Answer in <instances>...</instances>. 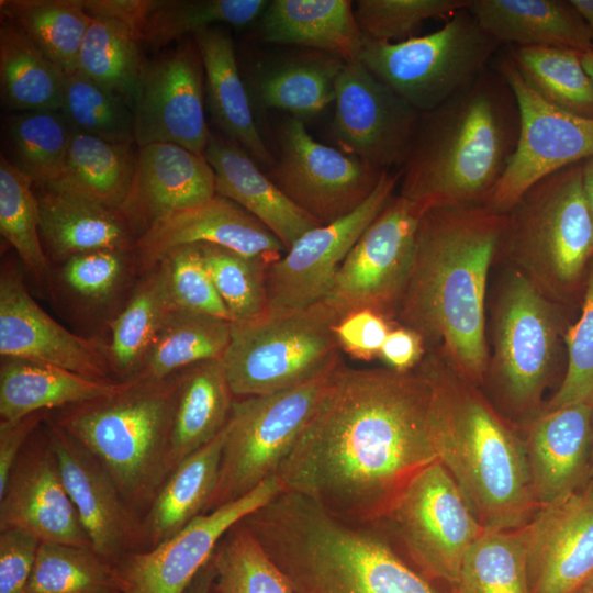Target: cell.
<instances>
[{
  "label": "cell",
  "mask_w": 593,
  "mask_h": 593,
  "mask_svg": "<svg viewBox=\"0 0 593 593\" xmlns=\"http://www.w3.org/2000/svg\"><path fill=\"white\" fill-rule=\"evenodd\" d=\"M424 370H334L276 477L343 521L377 525L406 484L439 460Z\"/></svg>",
  "instance_id": "cell-1"
},
{
  "label": "cell",
  "mask_w": 593,
  "mask_h": 593,
  "mask_svg": "<svg viewBox=\"0 0 593 593\" xmlns=\"http://www.w3.org/2000/svg\"><path fill=\"white\" fill-rule=\"evenodd\" d=\"M505 225L506 213L486 204L423 212L413 268L395 312L423 342L443 340L471 381H481L485 369L486 279Z\"/></svg>",
  "instance_id": "cell-2"
},
{
  "label": "cell",
  "mask_w": 593,
  "mask_h": 593,
  "mask_svg": "<svg viewBox=\"0 0 593 593\" xmlns=\"http://www.w3.org/2000/svg\"><path fill=\"white\" fill-rule=\"evenodd\" d=\"M519 114L492 65L470 86L422 112L401 169L400 195L422 212L486 204L515 149Z\"/></svg>",
  "instance_id": "cell-3"
},
{
  "label": "cell",
  "mask_w": 593,
  "mask_h": 593,
  "mask_svg": "<svg viewBox=\"0 0 593 593\" xmlns=\"http://www.w3.org/2000/svg\"><path fill=\"white\" fill-rule=\"evenodd\" d=\"M433 390V436L439 461L484 530H512L539 507L525 447L470 388L428 356L419 366Z\"/></svg>",
  "instance_id": "cell-4"
},
{
  "label": "cell",
  "mask_w": 593,
  "mask_h": 593,
  "mask_svg": "<svg viewBox=\"0 0 593 593\" xmlns=\"http://www.w3.org/2000/svg\"><path fill=\"white\" fill-rule=\"evenodd\" d=\"M182 371L163 380L133 377L112 394L48 412L102 465L142 519L171 472Z\"/></svg>",
  "instance_id": "cell-5"
},
{
  "label": "cell",
  "mask_w": 593,
  "mask_h": 593,
  "mask_svg": "<svg viewBox=\"0 0 593 593\" xmlns=\"http://www.w3.org/2000/svg\"><path fill=\"white\" fill-rule=\"evenodd\" d=\"M338 314L323 300L281 314L231 322L221 358L235 396L288 390L334 369L343 360L334 326Z\"/></svg>",
  "instance_id": "cell-6"
},
{
  "label": "cell",
  "mask_w": 593,
  "mask_h": 593,
  "mask_svg": "<svg viewBox=\"0 0 593 593\" xmlns=\"http://www.w3.org/2000/svg\"><path fill=\"white\" fill-rule=\"evenodd\" d=\"M500 46L465 8L424 36L399 42L363 36L358 59L422 113L470 86L491 66Z\"/></svg>",
  "instance_id": "cell-7"
},
{
  "label": "cell",
  "mask_w": 593,
  "mask_h": 593,
  "mask_svg": "<svg viewBox=\"0 0 593 593\" xmlns=\"http://www.w3.org/2000/svg\"><path fill=\"white\" fill-rule=\"evenodd\" d=\"M337 367L299 387L234 400L216 485L204 513L276 475Z\"/></svg>",
  "instance_id": "cell-8"
},
{
  "label": "cell",
  "mask_w": 593,
  "mask_h": 593,
  "mask_svg": "<svg viewBox=\"0 0 593 593\" xmlns=\"http://www.w3.org/2000/svg\"><path fill=\"white\" fill-rule=\"evenodd\" d=\"M582 172L578 163L529 188L506 214L501 239L514 256L560 284L575 281L593 255Z\"/></svg>",
  "instance_id": "cell-9"
},
{
  "label": "cell",
  "mask_w": 593,
  "mask_h": 593,
  "mask_svg": "<svg viewBox=\"0 0 593 593\" xmlns=\"http://www.w3.org/2000/svg\"><path fill=\"white\" fill-rule=\"evenodd\" d=\"M511 87L519 114L515 149L486 205L507 213L541 179L593 157V119L563 110L524 79L507 51L493 65Z\"/></svg>",
  "instance_id": "cell-10"
},
{
  "label": "cell",
  "mask_w": 593,
  "mask_h": 593,
  "mask_svg": "<svg viewBox=\"0 0 593 593\" xmlns=\"http://www.w3.org/2000/svg\"><path fill=\"white\" fill-rule=\"evenodd\" d=\"M382 522L390 524L423 577L451 585L467 550L484 530L439 460L406 484Z\"/></svg>",
  "instance_id": "cell-11"
},
{
  "label": "cell",
  "mask_w": 593,
  "mask_h": 593,
  "mask_svg": "<svg viewBox=\"0 0 593 593\" xmlns=\"http://www.w3.org/2000/svg\"><path fill=\"white\" fill-rule=\"evenodd\" d=\"M422 214L399 195L362 233L324 299L340 318L363 309L395 314L413 268Z\"/></svg>",
  "instance_id": "cell-12"
},
{
  "label": "cell",
  "mask_w": 593,
  "mask_h": 593,
  "mask_svg": "<svg viewBox=\"0 0 593 593\" xmlns=\"http://www.w3.org/2000/svg\"><path fill=\"white\" fill-rule=\"evenodd\" d=\"M279 156L268 177L296 205L329 224L356 210L383 171L315 141L303 121L291 118L278 135Z\"/></svg>",
  "instance_id": "cell-13"
},
{
  "label": "cell",
  "mask_w": 593,
  "mask_h": 593,
  "mask_svg": "<svg viewBox=\"0 0 593 593\" xmlns=\"http://www.w3.org/2000/svg\"><path fill=\"white\" fill-rule=\"evenodd\" d=\"M401 171H383L377 187L356 210L303 234L267 268L268 313L309 307L329 293L338 269L362 233L392 201Z\"/></svg>",
  "instance_id": "cell-14"
},
{
  "label": "cell",
  "mask_w": 593,
  "mask_h": 593,
  "mask_svg": "<svg viewBox=\"0 0 593 593\" xmlns=\"http://www.w3.org/2000/svg\"><path fill=\"white\" fill-rule=\"evenodd\" d=\"M334 102L331 134L339 150L381 171L402 168L421 112L359 59L345 60Z\"/></svg>",
  "instance_id": "cell-15"
},
{
  "label": "cell",
  "mask_w": 593,
  "mask_h": 593,
  "mask_svg": "<svg viewBox=\"0 0 593 593\" xmlns=\"http://www.w3.org/2000/svg\"><path fill=\"white\" fill-rule=\"evenodd\" d=\"M283 493L273 475L243 497L199 515L161 544L112 563L121 593H183L223 536Z\"/></svg>",
  "instance_id": "cell-16"
},
{
  "label": "cell",
  "mask_w": 593,
  "mask_h": 593,
  "mask_svg": "<svg viewBox=\"0 0 593 593\" xmlns=\"http://www.w3.org/2000/svg\"><path fill=\"white\" fill-rule=\"evenodd\" d=\"M204 89L203 63L194 41L145 63L133 103L137 147L172 143L203 155L211 134Z\"/></svg>",
  "instance_id": "cell-17"
},
{
  "label": "cell",
  "mask_w": 593,
  "mask_h": 593,
  "mask_svg": "<svg viewBox=\"0 0 593 593\" xmlns=\"http://www.w3.org/2000/svg\"><path fill=\"white\" fill-rule=\"evenodd\" d=\"M43 425L92 549L111 563L144 550L143 519L125 501L108 471L48 412Z\"/></svg>",
  "instance_id": "cell-18"
},
{
  "label": "cell",
  "mask_w": 593,
  "mask_h": 593,
  "mask_svg": "<svg viewBox=\"0 0 593 593\" xmlns=\"http://www.w3.org/2000/svg\"><path fill=\"white\" fill-rule=\"evenodd\" d=\"M7 528L26 530L45 542L92 548L43 423L24 446L0 493V530Z\"/></svg>",
  "instance_id": "cell-19"
},
{
  "label": "cell",
  "mask_w": 593,
  "mask_h": 593,
  "mask_svg": "<svg viewBox=\"0 0 593 593\" xmlns=\"http://www.w3.org/2000/svg\"><path fill=\"white\" fill-rule=\"evenodd\" d=\"M530 593H575L593 577V486L540 507L522 526Z\"/></svg>",
  "instance_id": "cell-20"
},
{
  "label": "cell",
  "mask_w": 593,
  "mask_h": 593,
  "mask_svg": "<svg viewBox=\"0 0 593 593\" xmlns=\"http://www.w3.org/2000/svg\"><path fill=\"white\" fill-rule=\"evenodd\" d=\"M496 323V367L508 400L516 406L538 403L556 343L550 306L532 282L515 273L506 286Z\"/></svg>",
  "instance_id": "cell-21"
},
{
  "label": "cell",
  "mask_w": 593,
  "mask_h": 593,
  "mask_svg": "<svg viewBox=\"0 0 593 593\" xmlns=\"http://www.w3.org/2000/svg\"><path fill=\"white\" fill-rule=\"evenodd\" d=\"M0 355L111 379L107 348L56 322L31 296L21 272L8 265L0 276Z\"/></svg>",
  "instance_id": "cell-22"
},
{
  "label": "cell",
  "mask_w": 593,
  "mask_h": 593,
  "mask_svg": "<svg viewBox=\"0 0 593 593\" xmlns=\"http://www.w3.org/2000/svg\"><path fill=\"white\" fill-rule=\"evenodd\" d=\"M192 244L220 246L270 264L287 251L258 219L220 194L157 221L137 238L134 250L150 269L174 248Z\"/></svg>",
  "instance_id": "cell-23"
},
{
  "label": "cell",
  "mask_w": 593,
  "mask_h": 593,
  "mask_svg": "<svg viewBox=\"0 0 593 593\" xmlns=\"http://www.w3.org/2000/svg\"><path fill=\"white\" fill-rule=\"evenodd\" d=\"M215 194V175L203 155L172 143H153L138 147L122 213L139 237L157 221Z\"/></svg>",
  "instance_id": "cell-24"
},
{
  "label": "cell",
  "mask_w": 593,
  "mask_h": 593,
  "mask_svg": "<svg viewBox=\"0 0 593 593\" xmlns=\"http://www.w3.org/2000/svg\"><path fill=\"white\" fill-rule=\"evenodd\" d=\"M592 413V404H571L548 410L530 427L524 447L539 508L577 491L589 473Z\"/></svg>",
  "instance_id": "cell-25"
},
{
  "label": "cell",
  "mask_w": 593,
  "mask_h": 593,
  "mask_svg": "<svg viewBox=\"0 0 593 593\" xmlns=\"http://www.w3.org/2000/svg\"><path fill=\"white\" fill-rule=\"evenodd\" d=\"M203 156L215 175L216 194L258 219L288 250L303 234L322 225L291 201L234 141L211 132Z\"/></svg>",
  "instance_id": "cell-26"
},
{
  "label": "cell",
  "mask_w": 593,
  "mask_h": 593,
  "mask_svg": "<svg viewBox=\"0 0 593 593\" xmlns=\"http://www.w3.org/2000/svg\"><path fill=\"white\" fill-rule=\"evenodd\" d=\"M92 20L77 71L126 100L133 108L144 67L139 44L143 0H83Z\"/></svg>",
  "instance_id": "cell-27"
},
{
  "label": "cell",
  "mask_w": 593,
  "mask_h": 593,
  "mask_svg": "<svg viewBox=\"0 0 593 593\" xmlns=\"http://www.w3.org/2000/svg\"><path fill=\"white\" fill-rule=\"evenodd\" d=\"M37 188L40 234L55 258L66 260L100 249H135L138 236L121 211L68 190Z\"/></svg>",
  "instance_id": "cell-28"
},
{
  "label": "cell",
  "mask_w": 593,
  "mask_h": 593,
  "mask_svg": "<svg viewBox=\"0 0 593 593\" xmlns=\"http://www.w3.org/2000/svg\"><path fill=\"white\" fill-rule=\"evenodd\" d=\"M468 10L500 45L558 46L584 53L593 34L570 1L471 0Z\"/></svg>",
  "instance_id": "cell-29"
},
{
  "label": "cell",
  "mask_w": 593,
  "mask_h": 593,
  "mask_svg": "<svg viewBox=\"0 0 593 593\" xmlns=\"http://www.w3.org/2000/svg\"><path fill=\"white\" fill-rule=\"evenodd\" d=\"M192 38L203 63L206 101L214 122L256 163L271 167L275 157L258 131L231 36L213 26Z\"/></svg>",
  "instance_id": "cell-30"
},
{
  "label": "cell",
  "mask_w": 593,
  "mask_h": 593,
  "mask_svg": "<svg viewBox=\"0 0 593 593\" xmlns=\"http://www.w3.org/2000/svg\"><path fill=\"white\" fill-rule=\"evenodd\" d=\"M123 381L102 380L22 358L1 357L0 421H15L112 394Z\"/></svg>",
  "instance_id": "cell-31"
},
{
  "label": "cell",
  "mask_w": 593,
  "mask_h": 593,
  "mask_svg": "<svg viewBox=\"0 0 593 593\" xmlns=\"http://www.w3.org/2000/svg\"><path fill=\"white\" fill-rule=\"evenodd\" d=\"M261 38L333 53L344 60L358 59L363 35L349 0H273L260 20Z\"/></svg>",
  "instance_id": "cell-32"
},
{
  "label": "cell",
  "mask_w": 593,
  "mask_h": 593,
  "mask_svg": "<svg viewBox=\"0 0 593 593\" xmlns=\"http://www.w3.org/2000/svg\"><path fill=\"white\" fill-rule=\"evenodd\" d=\"M230 422V421H228ZM227 425L170 472L143 516L145 549L182 530L205 507L216 485Z\"/></svg>",
  "instance_id": "cell-33"
},
{
  "label": "cell",
  "mask_w": 593,
  "mask_h": 593,
  "mask_svg": "<svg viewBox=\"0 0 593 593\" xmlns=\"http://www.w3.org/2000/svg\"><path fill=\"white\" fill-rule=\"evenodd\" d=\"M234 400L221 359L183 369L170 438L171 471L227 425Z\"/></svg>",
  "instance_id": "cell-34"
},
{
  "label": "cell",
  "mask_w": 593,
  "mask_h": 593,
  "mask_svg": "<svg viewBox=\"0 0 593 593\" xmlns=\"http://www.w3.org/2000/svg\"><path fill=\"white\" fill-rule=\"evenodd\" d=\"M174 307L167 267L159 261L139 282L125 307L109 323L111 342L107 351L111 370L120 381L128 380L141 371Z\"/></svg>",
  "instance_id": "cell-35"
},
{
  "label": "cell",
  "mask_w": 593,
  "mask_h": 593,
  "mask_svg": "<svg viewBox=\"0 0 593 593\" xmlns=\"http://www.w3.org/2000/svg\"><path fill=\"white\" fill-rule=\"evenodd\" d=\"M131 145L109 142L74 128L64 171L48 187L76 192L122 212L137 155Z\"/></svg>",
  "instance_id": "cell-36"
},
{
  "label": "cell",
  "mask_w": 593,
  "mask_h": 593,
  "mask_svg": "<svg viewBox=\"0 0 593 593\" xmlns=\"http://www.w3.org/2000/svg\"><path fill=\"white\" fill-rule=\"evenodd\" d=\"M65 74L16 26H0V87L5 105L22 111L63 107Z\"/></svg>",
  "instance_id": "cell-37"
},
{
  "label": "cell",
  "mask_w": 593,
  "mask_h": 593,
  "mask_svg": "<svg viewBox=\"0 0 593 593\" xmlns=\"http://www.w3.org/2000/svg\"><path fill=\"white\" fill-rule=\"evenodd\" d=\"M230 339V321L174 307L135 377L163 380L195 363L221 359Z\"/></svg>",
  "instance_id": "cell-38"
},
{
  "label": "cell",
  "mask_w": 593,
  "mask_h": 593,
  "mask_svg": "<svg viewBox=\"0 0 593 593\" xmlns=\"http://www.w3.org/2000/svg\"><path fill=\"white\" fill-rule=\"evenodd\" d=\"M0 10L64 74L77 71L92 20L83 0H1Z\"/></svg>",
  "instance_id": "cell-39"
},
{
  "label": "cell",
  "mask_w": 593,
  "mask_h": 593,
  "mask_svg": "<svg viewBox=\"0 0 593 593\" xmlns=\"http://www.w3.org/2000/svg\"><path fill=\"white\" fill-rule=\"evenodd\" d=\"M266 0H144L142 43L161 48L215 24L245 26L262 15Z\"/></svg>",
  "instance_id": "cell-40"
},
{
  "label": "cell",
  "mask_w": 593,
  "mask_h": 593,
  "mask_svg": "<svg viewBox=\"0 0 593 593\" xmlns=\"http://www.w3.org/2000/svg\"><path fill=\"white\" fill-rule=\"evenodd\" d=\"M32 180L0 157V233L14 248L38 288L51 298L54 287L40 234V213Z\"/></svg>",
  "instance_id": "cell-41"
},
{
  "label": "cell",
  "mask_w": 593,
  "mask_h": 593,
  "mask_svg": "<svg viewBox=\"0 0 593 593\" xmlns=\"http://www.w3.org/2000/svg\"><path fill=\"white\" fill-rule=\"evenodd\" d=\"M524 79L550 103L593 119V79L581 53L558 46H508Z\"/></svg>",
  "instance_id": "cell-42"
},
{
  "label": "cell",
  "mask_w": 593,
  "mask_h": 593,
  "mask_svg": "<svg viewBox=\"0 0 593 593\" xmlns=\"http://www.w3.org/2000/svg\"><path fill=\"white\" fill-rule=\"evenodd\" d=\"M457 593H530L522 527L483 530L467 550Z\"/></svg>",
  "instance_id": "cell-43"
},
{
  "label": "cell",
  "mask_w": 593,
  "mask_h": 593,
  "mask_svg": "<svg viewBox=\"0 0 593 593\" xmlns=\"http://www.w3.org/2000/svg\"><path fill=\"white\" fill-rule=\"evenodd\" d=\"M345 60L311 57L289 61L264 74L257 82L262 105L292 113L314 115L335 100V83Z\"/></svg>",
  "instance_id": "cell-44"
},
{
  "label": "cell",
  "mask_w": 593,
  "mask_h": 593,
  "mask_svg": "<svg viewBox=\"0 0 593 593\" xmlns=\"http://www.w3.org/2000/svg\"><path fill=\"white\" fill-rule=\"evenodd\" d=\"M61 111H22L10 119L13 163L36 187L48 186L61 176L72 135Z\"/></svg>",
  "instance_id": "cell-45"
},
{
  "label": "cell",
  "mask_w": 593,
  "mask_h": 593,
  "mask_svg": "<svg viewBox=\"0 0 593 593\" xmlns=\"http://www.w3.org/2000/svg\"><path fill=\"white\" fill-rule=\"evenodd\" d=\"M211 560L216 593H295L243 521L223 536Z\"/></svg>",
  "instance_id": "cell-46"
},
{
  "label": "cell",
  "mask_w": 593,
  "mask_h": 593,
  "mask_svg": "<svg viewBox=\"0 0 593 593\" xmlns=\"http://www.w3.org/2000/svg\"><path fill=\"white\" fill-rule=\"evenodd\" d=\"M24 593H121L111 562L92 548L41 541Z\"/></svg>",
  "instance_id": "cell-47"
},
{
  "label": "cell",
  "mask_w": 593,
  "mask_h": 593,
  "mask_svg": "<svg viewBox=\"0 0 593 593\" xmlns=\"http://www.w3.org/2000/svg\"><path fill=\"white\" fill-rule=\"evenodd\" d=\"M60 111L79 132L114 143H135L131 104L78 71L64 76Z\"/></svg>",
  "instance_id": "cell-48"
},
{
  "label": "cell",
  "mask_w": 593,
  "mask_h": 593,
  "mask_svg": "<svg viewBox=\"0 0 593 593\" xmlns=\"http://www.w3.org/2000/svg\"><path fill=\"white\" fill-rule=\"evenodd\" d=\"M198 245L231 322L251 321L266 315V275L270 262L211 244Z\"/></svg>",
  "instance_id": "cell-49"
},
{
  "label": "cell",
  "mask_w": 593,
  "mask_h": 593,
  "mask_svg": "<svg viewBox=\"0 0 593 593\" xmlns=\"http://www.w3.org/2000/svg\"><path fill=\"white\" fill-rule=\"evenodd\" d=\"M471 0H358L354 15L363 36L391 42L428 19L452 15Z\"/></svg>",
  "instance_id": "cell-50"
},
{
  "label": "cell",
  "mask_w": 593,
  "mask_h": 593,
  "mask_svg": "<svg viewBox=\"0 0 593 593\" xmlns=\"http://www.w3.org/2000/svg\"><path fill=\"white\" fill-rule=\"evenodd\" d=\"M167 267L168 286L176 307L217 316L231 322L198 244L174 248L160 259Z\"/></svg>",
  "instance_id": "cell-51"
},
{
  "label": "cell",
  "mask_w": 593,
  "mask_h": 593,
  "mask_svg": "<svg viewBox=\"0 0 593 593\" xmlns=\"http://www.w3.org/2000/svg\"><path fill=\"white\" fill-rule=\"evenodd\" d=\"M566 377L550 400L548 410L588 403L593 405V267L584 296L582 315L566 335Z\"/></svg>",
  "instance_id": "cell-52"
},
{
  "label": "cell",
  "mask_w": 593,
  "mask_h": 593,
  "mask_svg": "<svg viewBox=\"0 0 593 593\" xmlns=\"http://www.w3.org/2000/svg\"><path fill=\"white\" fill-rule=\"evenodd\" d=\"M127 251L100 249L74 255L63 268L69 288L90 300L109 296L122 278Z\"/></svg>",
  "instance_id": "cell-53"
},
{
  "label": "cell",
  "mask_w": 593,
  "mask_h": 593,
  "mask_svg": "<svg viewBox=\"0 0 593 593\" xmlns=\"http://www.w3.org/2000/svg\"><path fill=\"white\" fill-rule=\"evenodd\" d=\"M41 540L18 528L0 530V593H24Z\"/></svg>",
  "instance_id": "cell-54"
},
{
  "label": "cell",
  "mask_w": 593,
  "mask_h": 593,
  "mask_svg": "<svg viewBox=\"0 0 593 593\" xmlns=\"http://www.w3.org/2000/svg\"><path fill=\"white\" fill-rule=\"evenodd\" d=\"M390 331L385 317L369 309L353 312L334 326L340 349L362 360L379 356Z\"/></svg>",
  "instance_id": "cell-55"
},
{
  "label": "cell",
  "mask_w": 593,
  "mask_h": 593,
  "mask_svg": "<svg viewBox=\"0 0 593 593\" xmlns=\"http://www.w3.org/2000/svg\"><path fill=\"white\" fill-rule=\"evenodd\" d=\"M46 412H36L15 421H0V493L24 446L42 425Z\"/></svg>",
  "instance_id": "cell-56"
},
{
  "label": "cell",
  "mask_w": 593,
  "mask_h": 593,
  "mask_svg": "<svg viewBox=\"0 0 593 593\" xmlns=\"http://www.w3.org/2000/svg\"><path fill=\"white\" fill-rule=\"evenodd\" d=\"M423 339L411 328L399 327L388 334L379 356L390 369L405 372L412 370L423 356Z\"/></svg>",
  "instance_id": "cell-57"
},
{
  "label": "cell",
  "mask_w": 593,
  "mask_h": 593,
  "mask_svg": "<svg viewBox=\"0 0 593 593\" xmlns=\"http://www.w3.org/2000/svg\"><path fill=\"white\" fill-rule=\"evenodd\" d=\"M183 593H216L214 590V568L211 558L201 568Z\"/></svg>",
  "instance_id": "cell-58"
},
{
  "label": "cell",
  "mask_w": 593,
  "mask_h": 593,
  "mask_svg": "<svg viewBox=\"0 0 593 593\" xmlns=\"http://www.w3.org/2000/svg\"><path fill=\"white\" fill-rule=\"evenodd\" d=\"M583 191L593 221V157L583 163Z\"/></svg>",
  "instance_id": "cell-59"
},
{
  "label": "cell",
  "mask_w": 593,
  "mask_h": 593,
  "mask_svg": "<svg viewBox=\"0 0 593 593\" xmlns=\"http://www.w3.org/2000/svg\"><path fill=\"white\" fill-rule=\"evenodd\" d=\"M593 34V0H570Z\"/></svg>",
  "instance_id": "cell-60"
},
{
  "label": "cell",
  "mask_w": 593,
  "mask_h": 593,
  "mask_svg": "<svg viewBox=\"0 0 593 593\" xmlns=\"http://www.w3.org/2000/svg\"><path fill=\"white\" fill-rule=\"evenodd\" d=\"M581 61L586 72L593 79V46L589 51L581 53Z\"/></svg>",
  "instance_id": "cell-61"
},
{
  "label": "cell",
  "mask_w": 593,
  "mask_h": 593,
  "mask_svg": "<svg viewBox=\"0 0 593 593\" xmlns=\"http://www.w3.org/2000/svg\"><path fill=\"white\" fill-rule=\"evenodd\" d=\"M589 474L593 479V413H592V433H591V448H590V467Z\"/></svg>",
  "instance_id": "cell-62"
},
{
  "label": "cell",
  "mask_w": 593,
  "mask_h": 593,
  "mask_svg": "<svg viewBox=\"0 0 593 593\" xmlns=\"http://www.w3.org/2000/svg\"><path fill=\"white\" fill-rule=\"evenodd\" d=\"M575 593H593V588L589 585H584L580 590H578Z\"/></svg>",
  "instance_id": "cell-63"
},
{
  "label": "cell",
  "mask_w": 593,
  "mask_h": 593,
  "mask_svg": "<svg viewBox=\"0 0 593 593\" xmlns=\"http://www.w3.org/2000/svg\"><path fill=\"white\" fill-rule=\"evenodd\" d=\"M586 585L593 588V577L590 579V581L586 583Z\"/></svg>",
  "instance_id": "cell-64"
}]
</instances>
